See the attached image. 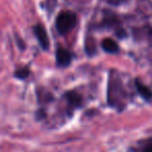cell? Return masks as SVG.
I'll list each match as a JSON object with an SVG mask.
<instances>
[{
    "label": "cell",
    "mask_w": 152,
    "mask_h": 152,
    "mask_svg": "<svg viewBox=\"0 0 152 152\" xmlns=\"http://www.w3.org/2000/svg\"><path fill=\"white\" fill-rule=\"evenodd\" d=\"M124 90L120 80L114 81L112 78L110 80V87L107 92V102L116 108L124 106Z\"/></svg>",
    "instance_id": "cell-1"
},
{
    "label": "cell",
    "mask_w": 152,
    "mask_h": 152,
    "mask_svg": "<svg viewBox=\"0 0 152 152\" xmlns=\"http://www.w3.org/2000/svg\"><path fill=\"white\" fill-rule=\"evenodd\" d=\"M77 23V16L71 11H64L57 15L55 27L61 34H65L73 29Z\"/></svg>",
    "instance_id": "cell-2"
},
{
    "label": "cell",
    "mask_w": 152,
    "mask_h": 152,
    "mask_svg": "<svg viewBox=\"0 0 152 152\" xmlns=\"http://www.w3.org/2000/svg\"><path fill=\"white\" fill-rule=\"evenodd\" d=\"M34 34L36 36L37 40L39 41V44L44 50L49 48V38L45 27L42 24H37L34 27Z\"/></svg>",
    "instance_id": "cell-3"
},
{
    "label": "cell",
    "mask_w": 152,
    "mask_h": 152,
    "mask_svg": "<svg viewBox=\"0 0 152 152\" xmlns=\"http://www.w3.org/2000/svg\"><path fill=\"white\" fill-rule=\"evenodd\" d=\"M55 57H56V65L57 67H68L71 64L73 55L70 51L64 48H57L56 53H55Z\"/></svg>",
    "instance_id": "cell-4"
},
{
    "label": "cell",
    "mask_w": 152,
    "mask_h": 152,
    "mask_svg": "<svg viewBox=\"0 0 152 152\" xmlns=\"http://www.w3.org/2000/svg\"><path fill=\"white\" fill-rule=\"evenodd\" d=\"M66 98H67V101L69 103V105L71 106L72 108H76L78 106L81 105V102H83V98L79 95L77 92H68L67 95H66Z\"/></svg>",
    "instance_id": "cell-5"
},
{
    "label": "cell",
    "mask_w": 152,
    "mask_h": 152,
    "mask_svg": "<svg viewBox=\"0 0 152 152\" xmlns=\"http://www.w3.org/2000/svg\"><path fill=\"white\" fill-rule=\"evenodd\" d=\"M135 87H137V90L139 92V94L144 98L145 100L147 101H151L152 100V91L147 87L145 86L144 83H140L139 80L135 81Z\"/></svg>",
    "instance_id": "cell-6"
},
{
    "label": "cell",
    "mask_w": 152,
    "mask_h": 152,
    "mask_svg": "<svg viewBox=\"0 0 152 152\" xmlns=\"http://www.w3.org/2000/svg\"><path fill=\"white\" fill-rule=\"evenodd\" d=\"M131 152H152V139L141 141L131 149Z\"/></svg>",
    "instance_id": "cell-7"
},
{
    "label": "cell",
    "mask_w": 152,
    "mask_h": 152,
    "mask_svg": "<svg viewBox=\"0 0 152 152\" xmlns=\"http://www.w3.org/2000/svg\"><path fill=\"white\" fill-rule=\"evenodd\" d=\"M101 47L105 52L108 53H117L119 51V46L112 39H104L101 43Z\"/></svg>",
    "instance_id": "cell-8"
},
{
    "label": "cell",
    "mask_w": 152,
    "mask_h": 152,
    "mask_svg": "<svg viewBox=\"0 0 152 152\" xmlns=\"http://www.w3.org/2000/svg\"><path fill=\"white\" fill-rule=\"evenodd\" d=\"M86 50L87 52L89 53L90 55L94 54L95 53V50H96V46H95V42H94L93 39H87L86 41Z\"/></svg>",
    "instance_id": "cell-9"
},
{
    "label": "cell",
    "mask_w": 152,
    "mask_h": 152,
    "mask_svg": "<svg viewBox=\"0 0 152 152\" xmlns=\"http://www.w3.org/2000/svg\"><path fill=\"white\" fill-rule=\"evenodd\" d=\"M28 75H29V70H28V68H21V69L17 70V71L15 72V76L20 79L26 78V77H28Z\"/></svg>",
    "instance_id": "cell-10"
},
{
    "label": "cell",
    "mask_w": 152,
    "mask_h": 152,
    "mask_svg": "<svg viewBox=\"0 0 152 152\" xmlns=\"http://www.w3.org/2000/svg\"><path fill=\"white\" fill-rule=\"evenodd\" d=\"M105 1H106V2H108V3H110V4L119 5V4H121V3L127 1V0H105Z\"/></svg>",
    "instance_id": "cell-11"
}]
</instances>
